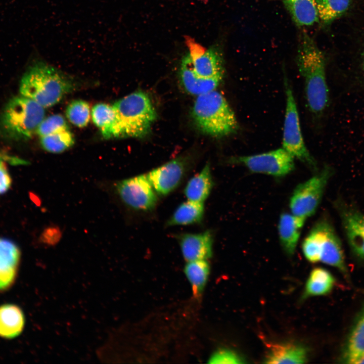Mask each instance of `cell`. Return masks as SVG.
Segmentation results:
<instances>
[{
    "label": "cell",
    "instance_id": "obj_3",
    "mask_svg": "<svg viewBox=\"0 0 364 364\" xmlns=\"http://www.w3.org/2000/svg\"><path fill=\"white\" fill-rule=\"evenodd\" d=\"M112 106L115 118L110 138H143L149 133L157 116L149 96L142 91L124 97Z\"/></svg>",
    "mask_w": 364,
    "mask_h": 364
},
{
    "label": "cell",
    "instance_id": "obj_25",
    "mask_svg": "<svg viewBox=\"0 0 364 364\" xmlns=\"http://www.w3.org/2000/svg\"><path fill=\"white\" fill-rule=\"evenodd\" d=\"M350 0H316L318 19L329 24L342 16L348 9Z\"/></svg>",
    "mask_w": 364,
    "mask_h": 364
},
{
    "label": "cell",
    "instance_id": "obj_13",
    "mask_svg": "<svg viewBox=\"0 0 364 364\" xmlns=\"http://www.w3.org/2000/svg\"><path fill=\"white\" fill-rule=\"evenodd\" d=\"M348 244L353 253L364 260V214L354 208L337 205Z\"/></svg>",
    "mask_w": 364,
    "mask_h": 364
},
{
    "label": "cell",
    "instance_id": "obj_18",
    "mask_svg": "<svg viewBox=\"0 0 364 364\" xmlns=\"http://www.w3.org/2000/svg\"><path fill=\"white\" fill-rule=\"evenodd\" d=\"M364 357V306L357 316L349 333L344 348L342 360L358 364Z\"/></svg>",
    "mask_w": 364,
    "mask_h": 364
},
{
    "label": "cell",
    "instance_id": "obj_20",
    "mask_svg": "<svg viewBox=\"0 0 364 364\" xmlns=\"http://www.w3.org/2000/svg\"><path fill=\"white\" fill-rule=\"evenodd\" d=\"M213 186L210 165L206 164L202 170L188 182L184 194L188 200L203 203L209 195Z\"/></svg>",
    "mask_w": 364,
    "mask_h": 364
},
{
    "label": "cell",
    "instance_id": "obj_23",
    "mask_svg": "<svg viewBox=\"0 0 364 364\" xmlns=\"http://www.w3.org/2000/svg\"><path fill=\"white\" fill-rule=\"evenodd\" d=\"M184 272L191 287L193 295L199 298L207 283L210 272V266L207 260L187 261Z\"/></svg>",
    "mask_w": 364,
    "mask_h": 364
},
{
    "label": "cell",
    "instance_id": "obj_27",
    "mask_svg": "<svg viewBox=\"0 0 364 364\" xmlns=\"http://www.w3.org/2000/svg\"><path fill=\"white\" fill-rule=\"evenodd\" d=\"M40 138V144L46 151L52 153H60L72 147L74 138L71 132L66 130Z\"/></svg>",
    "mask_w": 364,
    "mask_h": 364
},
{
    "label": "cell",
    "instance_id": "obj_31",
    "mask_svg": "<svg viewBox=\"0 0 364 364\" xmlns=\"http://www.w3.org/2000/svg\"><path fill=\"white\" fill-rule=\"evenodd\" d=\"M11 185V177L4 162L0 159V194L6 192Z\"/></svg>",
    "mask_w": 364,
    "mask_h": 364
},
{
    "label": "cell",
    "instance_id": "obj_32",
    "mask_svg": "<svg viewBox=\"0 0 364 364\" xmlns=\"http://www.w3.org/2000/svg\"><path fill=\"white\" fill-rule=\"evenodd\" d=\"M358 363H364V357H362L358 362Z\"/></svg>",
    "mask_w": 364,
    "mask_h": 364
},
{
    "label": "cell",
    "instance_id": "obj_5",
    "mask_svg": "<svg viewBox=\"0 0 364 364\" xmlns=\"http://www.w3.org/2000/svg\"><path fill=\"white\" fill-rule=\"evenodd\" d=\"M192 114L198 128L215 138L228 136L239 129L234 112L223 96L215 89L197 96Z\"/></svg>",
    "mask_w": 364,
    "mask_h": 364
},
{
    "label": "cell",
    "instance_id": "obj_10",
    "mask_svg": "<svg viewBox=\"0 0 364 364\" xmlns=\"http://www.w3.org/2000/svg\"><path fill=\"white\" fill-rule=\"evenodd\" d=\"M116 189L122 201L134 209L150 211L156 206L157 196L146 174L124 179Z\"/></svg>",
    "mask_w": 364,
    "mask_h": 364
},
{
    "label": "cell",
    "instance_id": "obj_22",
    "mask_svg": "<svg viewBox=\"0 0 364 364\" xmlns=\"http://www.w3.org/2000/svg\"><path fill=\"white\" fill-rule=\"evenodd\" d=\"M293 20L299 26H309L318 20L316 0H282Z\"/></svg>",
    "mask_w": 364,
    "mask_h": 364
},
{
    "label": "cell",
    "instance_id": "obj_33",
    "mask_svg": "<svg viewBox=\"0 0 364 364\" xmlns=\"http://www.w3.org/2000/svg\"><path fill=\"white\" fill-rule=\"evenodd\" d=\"M363 69H364V55H363Z\"/></svg>",
    "mask_w": 364,
    "mask_h": 364
},
{
    "label": "cell",
    "instance_id": "obj_19",
    "mask_svg": "<svg viewBox=\"0 0 364 364\" xmlns=\"http://www.w3.org/2000/svg\"><path fill=\"white\" fill-rule=\"evenodd\" d=\"M25 324L24 313L15 304L0 306V337L13 339L23 331Z\"/></svg>",
    "mask_w": 364,
    "mask_h": 364
},
{
    "label": "cell",
    "instance_id": "obj_16",
    "mask_svg": "<svg viewBox=\"0 0 364 364\" xmlns=\"http://www.w3.org/2000/svg\"><path fill=\"white\" fill-rule=\"evenodd\" d=\"M305 221L291 212H283L280 216L278 225L279 241L288 256H293L295 252Z\"/></svg>",
    "mask_w": 364,
    "mask_h": 364
},
{
    "label": "cell",
    "instance_id": "obj_7",
    "mask_svg": "<svg viewBox=\"0 0 364 364\" xmlns=\"http://www.w3.org/2000/svg\"><path fill=\"white\" fill-rule=\"evenodd\" d=\"M284 82L286 102L282 147L295 159L299 160L310 170L316 172L318 170L317 163L306 148L303 140L293 89L286 76H284Z\"/></svg>",
    "mask_w": 364,
    "mask_h": 364
},
{
    "label": "cell",
    "instance_id": "obj_14",
    "mask_svg": "<svg viewBox=\"0 0 364 364\" xmlns=\"http://www.w3.org/2000/svg\"><path fill=\"white\" fill-rule=\"evenodd\" d=\"M20 258L18 247L11 241L0 238V291L8 290L15 283Z\"/></svg>",
    "mask_w": 364,
    "mask_h": 364
},
{
    "label": "cell",
    "instance_id": "obj_6",
    "mask_svg": "<svg viewBox=\"0 0 364 364\" xmlns=\"http://www.w3.org/2000/svg\"><path fill=\"white\" fill-rule=\"evenodd\" d=\"M44 108L29 98L15 97L4 109L2 127L9 136L15 139L31 138L44 118Z\"/></svg>",
    "mask_w": 364,
    "mask_h": 364
},
{
    "label": "cell",
    "instance_id": "obj_1",
    "mask_svg": "<svg viewBox=\"0 0 364 364\" xmlns=\"http://www.w3.org/2000/svg\"><path fill=\"white\" fill-rule=\"evenodd\" d=\"M188 53L181 61L179 76L186 90L199 96L215 89L224 76L223 57L215 47L205 48L186 38Z\"/></svg>",
    "mask_w": 364,
    "mask_h": 364
},
{
    "label": "cell",
    "instance_id": "obj_15",
    "mask_svg": "<svg viewBox=\"0 0 364 364\" xmlns=\"http://www.w3.org/2000/svg\"><path fill=\"white\" fill-rule=\"evenodd\" d=\"M183 256L187 261L207 260L212 255L213 235L207 231L199 234H184L178 237Z\"/></svg>",
    "mask_w": 364,
    "mask_h": 364
},
{
    "label": "cell",
    "instance_id": "obj_28",
    "mask_svg": "<svg viewBox=\"0 0 364 364\" xmlns=\"http://www.w3.org/2000/svg\"><path fill=\"white\" fill-rule=\"evenodd\" d=\"M66 115L69 121L75 126L82 128L89 121L90 111L86 102L76 100L71 102L66 108Z\"/></svg>",
    "mask_w": 364,
    "mask_h": 364
},
{
    "label": "cell",
    "instance_id": "obj_11",
    "mask_svg": "<svg viewBox=\"0 0 364 364\" xmlns=\"http://www.w3.org/2000/svg\"><path fill=\"white\" fill-rule=\"evenodd\" d=\"M312 228L318 239L321 250L320 261L346 274L347 270L342 244L331 222L326 218H321Z\"/></svg>",
    "mask_w": 364,
    "mask_h": 364
},
{
    "label": "cell",
    "instance_id": "obj_4",
    "mask_svg": "<svg viewBox=\"0 0 364 364\" xmlns=\"http://www.w3.org/2000/svg\"><path fill=\"white\" fill-rule=\"evenodd\" d=\"M73 88V83L68 77L43 62L31 66L24 73L20 84L22 96L44 108L58 104Z\"/></svg>",
    "mask_w": 364,
    "mask_h": 364
},
{
    "label": "cell",
    "instance_id": "obj_26",
    "mask_svg": "<svg viewBox=\"0 0 364 364\" xmlns=\"http://www.w3.org/2000/svg\"><path fill=\"white\" fill-rule=\"evenodd\" d=\"M93 122L105 139H110L112 127L115 118L113 107L106 103L95 105L91 112Z\"/></svg>",
    "mask_w": 364,
    "mask_h": 364
},
{
    "label": "cell",
    "instance_id": "obj_9",
    "mask_svg": "<svg viewBox=\"0 0 364 364\" xmlns=\"http://www.w3.org/2000/svg\"><path fill=\"white\" fill-rule=\"evenodd\" d=\"M295 158L283 147L268 152L230 158V164L245 167L254 173L281 178L295 169Z\"/></svg>",
    "mask_w": 364,
    "mask_h": 364
},
{
    "label": "cell",
    "instance_id": "obj_24",
    "mask_svg": "<svg viewBox=\"0 0 364 364\" xmlns=\"http://www.w3.org/2000/svg\"><path fill=\"white\" fill-rule=\"evenodd\" d=\"M203 203L188 200L180 204L168 219L166 226L188 225L200 222L203 219Z\"/></svg>",
    "mask_w": 364,
    "mask_h": 364
},
{
    "label": "cell",
    "instance_id": "obj_29",
    "mask_svg": "<svg viewBox=\"0 0 364 364\" xmlns=\"http://www.w3.org/2000/svg\"><path fill=\"white\" fill-rule=\"evenodd\" d=\"M68 129L69 127L64 118L61 115L54 114L44 118L36 132L41 137Z\"/></svg>",
    "mask_w": 364,
    "mask_h": 364
},
{
    "label": "cell",
    "instance_id": "obj_2",
    "mask_svg": "<svg viewBox=\"0 0 364 364\" xmlns=\"http://www.w3.org/2000/svg\"><path fill=\"white\" fill-rule=\"evenodd\" d=\"M296 62L304 80L307 108L313 115L319 117L329 102L326 62L323 52L311 37L305 32L300 37Z\"/></svg>",
    "mask_w": 364,
    "mask_h": 364
},
{
    "label": "cell",
    "instance_id": "obj_21",
    "mask_svg": "<svg viewBox=\"0 0 364 364\" xmlns=\"http://www.w3.org/2000/svg\"><path fill=\"white\" fill-rule=\"evenodd\" d=\"M334 284L335 279L330 271L324 268L315 267L309 275L301 300L326 295L332 290Z\"/></svg>",
    "mask_w": 364,
    "mask_h": 364
},
{
    "label": "cell",
    "instance_id": "obj_17",
    "mask_svg": "<svg viewBox=\"0 0 364 364\" xmlns=\"http://www.w3.org/2000/svg\"><path fill=\"white\" fill-rule=\"evenodd\" d=\"M307 360V350L302 345L291 342L274 344L264 359L266 363H303Z\"/></svg>",
    "mask_w": 364,
    "mask_h": 364
},
{
    "label": "cell",
    "instance_id": "obj_30",
    "mask_svg": "<svg viewBox=\"0 0 364 364\" xmlns=\"http://www.w3.org/2000/svg\"><path fill=\"white\" fill-rule=\"evenodd\" d=\"M210 363L236 364L244 363L243 358L234 350L220 348L213 352L209 359Z\"/></svg>",
    "mask_w": 364,
    "mask_h": 364
},
{
    "label": "cell",
    "instance_id": "obj_8",
    "mask_svg": "<svg viewBox=\"0 0 364 364\" xmlns=\"http://www.w3.org/2000/svg\"><path fill=\"white\" fill-rule=\"evenodd\" d=\"M332 174V168L324 166L310 178L299 184L289 199L291 213L305 221L313 216L321 202Z\"/></svg>",
    "mask_w": 364,
    "mask_h": 364
},
{
    "label": "cell",
    "instance_id": "obj_12",
    "mask_svg": "<svg viewBox=\"0 0 364 364\" xmlns=\"http://www.w3.org/2000/svg\"><path fill=\"white\" fill-rule=\"evenodd\" d=\"M189 168L186 158H177L151 170L146 176L156 193L166 196L181 184Z\"/></svg>",
    "mask_w": 364,
    "mask_h": 364
}]
</instances>
